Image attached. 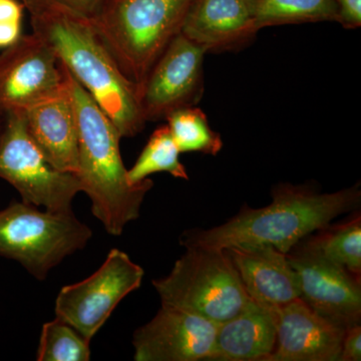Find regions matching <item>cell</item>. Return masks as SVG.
Instances as JSON below:
<instances>
[{
    "instance_id": "6da1fadb",
    "label": "cell",
    "mask_w": 361,
    "mask_h": 361,
    "mask_svg": "<svg viewBox=\"0 0 361 361\" xmlns=\"http://www.w3.org/2000/svg\"><path fill=\"white\" fill-rule=\"evenodd\" d=\"M360 197L357 186L320 194L310 188L280 185L273 191L270 205L260 209L244 206L218 227L185 232L180 243L216 249L268 245L287 254L313 232L355 210Z\"/></svg>"
},
{
    "instance_id": "7a4b0ae2",
    "label": "cell",
    "mask_w": 361,
    "mask_h": 361,
    "mask_svg": "<svg viewBox=\"0 0 361 361\" xmlns=\"http://www.w3.org/2000/svg\"><path fill=\"white\" fill-rule=\"evenodd\" d=\"M65 68L77 115V177L82 192L89 197L92 215L109 234L118 237L126 226L140 217L142 202L154 183L147 179L130 184L121 155L123 137L118 128Z\"/></svg>"
},
{
    "instance_id": "3957f363",
    "label": "cell",
    "mask_w": 361,
    "mask_h": 361,
    "mask_svg": "<svg viewBox=\"0 0 361 361\" xmlns=\"http://www.w3.org/2000/svg\"><path fill=\"white\" fill-rule=\"evenodd\" d=\"M32 32L54 47L78 84L113 121L122 137L144 130L137 87L123 75L92 21L58 11L30 13Z\"/></svg>"
},
{
    "instance_id": "277c9868",
    "label": "cell",
    "mask_w": 361,
    "mask_h": 361,
    "mask_svg": "<svg viewBox=\"0 0 361 361\" xmlns=\"http://www.w3.org/2000/svg\"><path fill=\"white\" fill-rule=\"evenodd\" d=\"M195 0H111L92 21L137 94L169 44L182 33Z\"/></svg>"
},
{
    "instance_id": "5b68a950",
    "label": "cell",
    "mask_w": 361,
    "mask_h": 361,
    "mask_svg": "<svg viewBox=\"0 0 361 361\" xmlns=\"http://www.w3.org/2000/svg\"><path fill=\"white\" fill-rule=\"evenodd\" d=\"M167 276L153 280L161 304L223 323L252 299L224 249L188 245Z\"/></svg>"
},
{
    "instance_id": "8992f818",
    "label": "cell",
    "mask_w": 361,
    "mask_h": 361,
    "mask_svg": "<svg viewBox=\"0 0 361 361\" xmlns=\"http://www.w3.org/2000/svg\"><path fill=\"white\" fill-rule=\"evenodd\" d=\"M92 237V229L73 210L42 211L23 201L0 210V256L20 263L40 281Z\"/></svg>"
},
{
    "instance_id": "52a82bcc",
    "label": "cell",
    "mask_w": 361,
    "mask_h": 361,
    "mask_svg": "<svg viewBox=\"0 0 361 361\" xmlns=\"http://www.w3.org/2000/svg\"><path fill=\"white\" fill-rule=\"evenodd\" d=\"M0 179L18 192L21 201L51 212L73 210V202L82 192L77 175L61 172L45 159L28 133L23 111L4 116Z\"/></svg>"
},
{
    "instance_id": "ba28073f",
    "label": "cell",
    "mask_w": 361,
    "mask_h": 361,
    "mask_svg": "<svg viewBox=\"0 0 361 361\" xmlns=\"http://www.w3.org/2000/svg\"><path fill=\"white\" fill-rule=\"evenodd\" d=\"M144 274L126 252L111 249L96 272L59 290L56 316L92 341L121 301L141 287Z\"/></svg>"
},
{
    "instance_id": "9c48e42d",
    "label": "cell",
    "mask_w": 361,
    "mask_h": 361,
    "mask_svg": "<svg viewBox=\"0 0 361 361\" xmlns=\"http://www.w3.org/2000/svg\"><path fill=\"white\" fill-rule=\"evenodd\" d=\"M65 68L49 42L33 32L0 51V110L23 111L58 92Z\"/></svg>"
},
{
    "instance_id": "30bf717a",
    "label": "cell",
    "mask_w": 361,
    "mask_h": 361,
    "mask_svg": "<svg viewBox=\"0 0 361 361\" xmlns=\"http://www.w3.org/2000/svg\"><path fill=\"white\" fill-rule=\"evenodd\" d=\"M206 52L180 33L156 61L139 92L145 121L166 120L173 111L196 106L204 94Z\"/></svg>"
},
{
    "instance_id": "8fae6325",
    "label": "cell",
    "mask_w": 361,
    "mask_h": 361,
    "mask_svg": "<svg viewBox=\"0 0 361 361\" xmlns=\"http://www.w3.org/2000/svg\"><path fill=\"white\" fill-rule=\"evenodd\" d=\"M286 256L311 310L344 329L360 324V277L299 245Z\"/></svg>"
},
{
    "instance_id": "7c38bea8",
    "label": "cell",
    "mask_w": 361,
    "mask_h": 361,
    "mask_svg": "<svg viewBox=\"0 0 361 361\" xmlns=\"http://www.w3.org/2000/svg\"><path fill=\"white\" fill-rule=\"evenodd\" d=\"M218 325L189 311L161 304L155 317L133 336L134 360H208Z\"/></svg>"
},
{
    "instance_id": "4fadbf2b",
    "label": "cell",
    "mask_w": 361,
    "mask_h": 361,
    "mask_svg": "<svg viewBox=\"0 0 361 361\" xmlns=\"http://www.w3.org/2000/svg\"><path fill=\"white\" fill-rule=\"evenodd\" d=\"M345 330L296 299L277 310L276 344L267 361H339Z\"/></svg>"
},
{
    "instance_id": "5bb4252c",
    "label": "cell",
    "mask_w": 361,
    "mask_h": 361,
    "mask_svg": "<svg viewBox=\"0 0 361 361\" xmlns=\"http://www.w3.org/2000/svg\"><path fill=\"white\" fill-rule=\"evenodd\" d=\"M224 250L252 300L278 310L300 298L298 276L286 254L268 245L229 247Z\"/></svg>"
},
{
    "instance_id": "9a60e30c",
    "label": "cell",
    "mask_w": 361,
    "mask_h": 361,
    "mask_svg": "<svg viewBox=\"0 0 361 361\" xmlns=\"http://www.w3.org/2000/svg\"><path fill=\"white\" fill-rule=\"evenodd\" d=\"M23 114L28 133L45 159L61 172L77 175V115L66 75V84L58 92Z\"/></svg>"
},
{
    "instance_id": "2e32d148",
    "label": "cell",
    "mask_w": 361,
    "mask_h": 361,
    "mask_svg": "<svg viewBox=\"0 0 361 361\" xmlns=\"http://www.w3.org/2000/svg\"><path fill=\"white\" fill-rule=\"evenodd\" d=\"M258 32L248 0H195L182 30L206 54L245 47Z\"/></svg>"
},
{
    "instance_id": "e0dca14e",
    "label": "cell",
    "mask_w": 361,
    "mask_h": 361,
    "mask_svg": "<svg viewBox=\"0 0 361 361\" xmlns=\"http://www.w3.org/2000/svg\"><path fill=\"white\" fill-rule=\"evenodd\" d=\"M277 310L251 300L218 325L208 361H267L276 344Z\"/></svg>"
},
{
    "instance_id": "ac0fdd59",
    "label": "cell",
    "mask_w": 361,
    "mask_h": 361,
    "mask_svg": "<svg viewBox=\"0 0 361 361\" xmlns=\"http://www.w3.org/2000/svg\"><path fill=\"white\" fill-rule=\"evenodd\" d=\"M258 30L268 26L336 21L334 0H248Z\"/></svg>"
},
{
    "instance_id": "d6986e66",
    "label": "cell",
    "mask_w": 361,
    "mask_h": 361,
    "mask_svg": "<svg viewBox=\"0 0 361 361\" xmlns=\"http://www.w3.org/2000/svg\"><path fill=\"white\" fill-rule=\"evenodd\" d=\"M320 231L319 234L311 239H304L305 242L302 246L300 244L298 245L360 277V215L334 227L326 226Z\"/></svg>"
},
{
    "instance_id": "ffe728a7",
    "label": "cell",
    "mask_w": 361,
    "mask_h": 361,
    "mask_svg": "<svg viewBox=\"0 0 361 361\" xmlns=\"http://www.w3.org/2000/svg\"><path fill=\"white\" fill-rule=\"evenodd\" d=\"M180 154L168 126H161L151 135L134 166L128 170V180L130 184L137 185L157 173H168L177 179L189 180Z\"/></svg>"
},
{
    "instance_id": "44dd1931",
    "label": "cell",
    "mask_w": 361,
    "mask_h": 361,
    "mask_svg": "<svg viewBox=\"0 0 361 361\" xmlns=\"http://www.w3.org/2000/svg\"><path fill=\"white\" fill-rule=\"evenodd\" d=\"M166 121L180 153L198 152L216 156L223 148L220 134L213 130L206 114L197 106L173 111Z\"/></svg>"
},
{
    "instance_id": "7402d4cb",
    "label": "cell",
    "mask_w": 361,
    "mask_h": 361,
    "mask_svg": "<svg viewBox=\"0 0 361 361\" xmlns=\"http://www.w3.org/2000/svg\"><path fill=\"white\" fill-rule=\"evenodd\" d=\"M90 355V341L61 318L42 325L37 361H89Z\"/></svg>"
},
{
    "instance_id": "603a6c76",
    "label": "cell",
    "mask_w": 361,
    "mask_h": 361,
    "mask_svg": "<svg viewBox=\"0 0 361 361\" xmlns=\"http://www.w3.org/2000/svg\"><path fill=\"white\" fill-rule=\"evenodd\" d=\"M111 0H23L30 13L58 11L90 21L96 20Z\"/></svg>"
},
{
    "instance_id": "cb8c5ba5",
    "label": "cell",
    "mask_w": 361,
    "mask_h": 361,
    "mask_svg": "<svg viewBox=\"0 0 361 361\" xmlns=\"http://www.w3.org/2000/svg\"><path fill=\"white\" fill-rule=\"evenodd\" d=\"M361 360V326L360 324L348 327L342 341L339 361Z\"/></svg>"
},
{
    "instance_id": "d4e9b609",
    "label": "cell",
    "mask_w": 361,
    "mask_h": 361,
    "mask_svg": "<svg viewBox=\"0 0 361 361\" xmlns=\"http://www.w3.org/2000/svg\"><path fill=\"white\" fill-rule=\"evenodd\" d=\"M338 13V23L343 27H360L361 0H334Z\"/></svg>"
},
{
    "instance_id": "484cf974",
    "label": "cell",
    "mask_w": 361,
    "mask_h": 361,
    "mask_svg": "<svg viewBox=\"0 0 361 361\" xmlns=\"http://www.w3.org/2000/svg\"><path fill=\"white\" fill-rule=\"evenodd\" d=\"M23 8L18 0H0V23H21Z\"/></svg>"
},
{
    "instance_id": "4316f807",
    "label": "cell",
    "mask_w": 361,
    "mask_h": 361,
    "mask_svg": "<svg viewBox=\"0 0 361 361\" xmlns=\"http://www.w3.org/2000/svg\"><path fill=\"white\" fill-rule=\"evenodd\" d=\"M21 23H0V49L16 44L23 35Z\"/></svg>"
},
{
    "instance_id": "83f0119b",
    "label": "cell",
    "mask_w": 361,
    "mask_h": 361,
    "mask_svg": "<svg viewBox=\"0 0 361 361\" xmlns=\"http://www.w3.org/2000/svg\"><path fill=\"white\" fill-rule=\"evenodd\" d=\"M4 116H6V114L0 110V132H1L2 126H4Z\"/></svg>"
}]
</instances>
